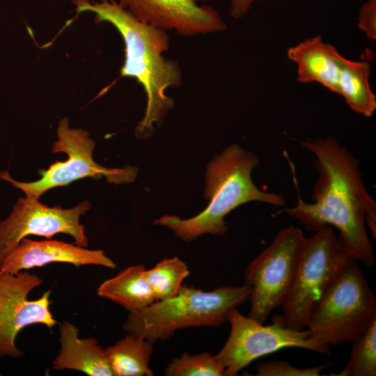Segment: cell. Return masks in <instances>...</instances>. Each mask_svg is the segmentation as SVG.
<instances>
[{
  "instance_id": "obj_3",
  "label": "cell",
  "mask_w": 376,
  "mask_h": 376,
  "mask_svg": "<svg viewBox=\"0 0 376 376\" xmlns=\"http://www.w3.org/2000/svg\"><path fill=\"white\" fill-rule=\"evenodd\" d=\"M259 159L236 143L226 148L208 163L205 175L204 197L210 203L205 210L185 219L164 215L154 224L171 229L181 240L189 242L203 234L221 235L227 231L224 217L236 207L251 201L283 206L284 197L260 189L252 180Z\"/></svg>"
},
{
  "instance_id": "obj_6",
  "label": "cell",
  "mask_w": 376,
  "mask_h": 376,
  "mask_svg": "<svg viewBox=\"0 0 376 376\" xmlns=\"http://www.w3.org/2000/svg\"><path fill=\"white\" fill-rule=\"evenodd\" d=\"M354 260L331 226H323L306 238L282 313L274 316L272 322L295 330L306 329L316 303Z\"/></svg>"
},
{
  "instance_id": "obj_7",
  "label": "cell",
  "mask_w": 376,
  "mask_h": 376,
  "mask_svg": "<svg viewBox=\"0 0 376 376\" xmlns=\"http://www.w3.org/2000/svg\"><path fill=\"white\" fill-rule=\"evenodd\" d=\"M56 135L52 152L65 153L66 160L57 161L48 169L40 170V178L36 181H17L8 171H0V179L22 191L25 197L36 200L52 189L66 186L83 178L104 177L109 183L113 184L130 183L136 179L139 172L136 166L107 168L96 163L93 159L95 143L89 132L81 128L70 127L68 118L59 120Z\"/></svg>"
},
{
  "instance_id": "obj_17",
  "label": "cell",
  "mask_w": 376,
  "mask_h": 376,
  "mask_svg": "<svg viewBox=\"0 0 376 376\" xmlns=\"http://www.w3.org/2000/svg\"><path fill=\"white\" fill-rule=\"evenodd\" d=\"M370 66L367 61H355L341 56L338 94L356 113L370 117L376 109V97L370 88Z\"/></svg>"
},
{
  "instance_id": "obj_26",
  "label": "cell",
  "mask_w": 376,
  "mask_h": 376,
  "mask_svg": "<svg viewBox=\"0 0 376 376\" xmlns=\"http://www.w3.org/2000/svg\"><path fill=\"white\" fill-rule=\"evenodd\" d=\"M99 1H102V0H99Z\"/></svg>"
},
{
  "instance_id": "obj_24",
  "label": "cell",
  "mask_w": 376,
  "mask_h": 376,
  "mask_svg": "<svg viewBox=\"0 0 376 376\" xmlns=\"http://www.w3.org/2000/svg\"><path fill=\"white\" fill-rule=\"evenodd\" d=\"M263 0H230L229 15L231 17L238 19L245 16L252 5Z\"/></svg>"
},
{
  "instance_id": "obj_2",
  "label": "cell",
  "mask_w": 376,
  "mask_h": 376,
  "mask_svg": "<svg viewBox=\"0 0 376 376\" xmlns=\"http://www.w3.org/2000/svg\"><path fill=\"white\" fill-rule=\"evenodd\" d=\"M77 13L90 12L98 22H108L121 36L125 45V60L120 75L135 79L146 95V107L138 123L136 135L150 137L154 125H159L173 107V100L166 95L170 88L179 86L182 72L178 63L163 54L169 48L166 31L143 23L113 0L90 1L73 0Z\"/></svg>"
},
{
  "instance_id": "obj_20",
  "label": "cell",
  "mask_w": 376,
  "mask_h": 376,
  "mask_svg": "<svg viewBox=\"0 0 376 376\" xmlns=\"http://www.w3.org/2000/svg\"><path fill=\"white\" fill-rule=\"evenodd\" d=\"M351 355L344 368L334 376L376 375V320L353 342Z\"/></svg>"
},
{
  "instance_id": "obj_12",
  "label": "cell",
  "mask_w": 376,
  "mask_h": 376,
  "mask_svg": "<svg viewBox=\"0 0 376 376\" xmlns=\"http://www.w3.org/2000/svg\"><path fill=\"white\" fill-rule=\"evenodd\" d=\"M117 3L140 22L182 36L226 29L225 22L214 8L194 0H118Z\"/></svg>"
},
{
  "instance_id": "obj_11",
  "label": "cell",
  "mask_w": 376,
  "mask_h": 376,
  "mask_svg": "<svg viewBox=\"0 0 376 376\" xmlns=\"http://www.w3.org/2000/svg\"><path fill=\"white\" fill-rule=\"evenodd\" d=\"M42 283L39 276L26 270L13 274L0 272V357L18 358L24 354L15 340L24 327L42 324L52 329L56 324L49 309L51 290L37 299H27Z\"/></svg>"
},
{
  "instance_id": "obj_9",
  "label": "cell",
  "mask_w": 376,
  "mask_h": 376,
  "mask_svg": "<svg viewBox=\"0 0 376 376\" xmlns=\"http://www.w3.org/2000/svg\"><path fill=\"white\" fill-rule=\"evenodd\" d=\"M229 336L216 354L224 376H235L256 359L287 347H298L328 354L329 347L311 338L308 329L295 330L278 322L263 325L241 314L236 308L228 313Z\"/></svg>"
},
{
  "instance_id": "obj_18",
  "label": "cell",
  "mask_w": 376,
  "mask_h": 376,
  "mask_svg": "<svg viewBox=\"0 0 376 376\" xmlns=\"http://www.w3.org/2000/svg\"><path fill=\"white\" fill-rule=\"evenodd\" d=\"M154 344L141 336L127 333L106 352L116 376H152L150 360Z\"/></svg>"
},
{
  "instance_id": "obj_25",
  "label": "cell",
  "mask_w": 376,
  "mask_h": 376,
  "mask_svg": "<svg viewBox=\"0 0 376 376\" xmlns=\"http://www.w3.org/2000/svg\"><path fill=\"white\" fill-rule=\"evenodd\" d=\"M194 1L199 3V2L205 1H207V0H194Z\"/></svg>"
},
{
  "instance_id": "obj_14",
  "label": "cell",
  "mask_w": 376,
  "mask_h": 376,
  "mask_svg": "<svg viewBox=\"0 0 376 376\" xmlns=\"http://www.w3.org/2000/svg\"><path fill=\"white\" fill-rule=\"evenodd\" d=\"M79 330L65 321L60 324L61 350L52 362L55 370L71 369L91 376H113L105 349L95 338H79Z\"/></svg>"
},
{
  "instance_id": "obj_1",
  "label": "cell",
  "mask_w": 376,
  "mask_h": 376,
  "mask_svg": "<svg viewBox=\"0 0 376 376\" xmlns=\"http://www.w3.org/2000/svg\"><path fill=\"white\" fill-rule=\"evenodd\" d=\"M315 156L318 178L312 188V203L298 195L295 206L285 213L305 229L315 232L325 226L337 228L351 256L370 267L375 264L373 245L366 228L376 237V202L364 185L359 161L331 136L300 142Z\"/></svg>"
},
{
  "instance_id": "obj_21",
  "label": "cell",
  "mask_w": 376,
  "mask_h": 376,
  "mask_svg": "<svg viewBox=\"0 0 376 376\" xmlns=\"http://www.w3.org/2000/svg\"><path fill=\"white\" fill-rule=\"evenodd\" d=\"M168 376H224V368L216 355L203 352L191 355L184 353L166 366Z\"/></svg>"
},
{
  "instance_id": "obj_22",
  "label": "cell",
  "mask_w": 376,
  "mask_h": 376,
  "mask_svg": "<svg viewBox=\"0 0 376 376\" xmlns=\"http://www.w3.org/2000/svg\"><path fill=\"white\" fill-rule=\"evenodd\" d=\"M326 366L298 368L285 361H271L256 365L257 376H318Z\"/></svg>"
},
{
  "instance_id": "obj_19",
  "label": "cell",
  "mask_w": 376,
  "mask_h": 376,
  "mask_svg": "<svg viewBox=\"0 0 376 376\" xmlns=\"http://www.w3.org/2000/svg\"><path fill=\"white\" fill-rule=\"evenodd\" d=\"M189 275L187 265L178 257L165 258L152 268L144 271L155 301L175 296Z\"/></svg>"
},
{
  "instance_id": "obj_15",
  "label": "cell",
  "mask_w": 376,
  "mask_h": 376,
  "mask_svg": "<svg viewBox=\"0 0 376 376\" xmlns=\"http://www.w3.org/2000/svg\"><path fill=\"white\" fill-rule=\"evenodd\" d=\"M287 56L297 65L299 82H318L338 93L339 63L342 55L335 47L324 42L320 36L290 47Z\"/></svg>"
},
{
  "instance_id": "obj_13",
  "label": "cell",
  "mask_w": 376,
  "mask_h": 376,
  "mask_svg": "<svg viewBox=\"0 0 376 376\" xmlns=\"http://www.w3.org/2000/svg\"><path fill=\"white\" fill-rule=\"evenodd\" d=\"M52 263H70L76 267L94 265L110 269L116 266L100 249L90 250L76 244L55 240L36 241L25 237L6 256L0 272L13 274Z\"/></svg>"
},
{
  "instance_id": "obj_16",
  "label": "cell",
  "mask_w": 376,
  "mask_h": 376,
  "mask_svg": "<svg viewBox=\"0 0 376 376\" xmlns=\"http://www.w3.org/2000/svg\"><path fill=\"white\" fill-rule=\"evenodd\" d=\"M145 270L143 265L125 268L102 283L97 288V295L118 304L129 312L150 306L155 299L144 276Z\"/></svg>"
},
{
  "instance_id": "obj_23",
  "label": "cell",
  "mask_w": 376,
  "mask_h": 376,
  "mask_svg": "<svg viewBox=\"0 0 376 376\" xmlns=\"http://www.w3.org/2000/svg\"><path fill=\"white\" fill-rule=\"evenodd\" d=\"M358 26L368 38H376V0H368L361 7L358 16Z\"/></svg>"
},
{
  "instance_id": "obj_5",
  "label": "cell",
  "mask_w": 376,
  "mask_h": 376,
  "mask_svg": "<svg viewBox=\"0 0 376 376\" xmlns=\"http://www.w3.org/2000/svg\"><path fill=\"white\" fill-rule=\"evenodd\" d=\"M376 320V299L358 262L341 271L313 307L306 327L327 346L353 342Z\"/></svg>"
},
{
  "instance_id": "obj_8",
  "label": "cell",
  "mask_w": 376,
  "mask_h": 376,
  "mask_svg": "<svg viewBox=\"0 0 376 376\" xmlns=\"http://www.w3.org/2000/svg\"><path fill=\"white\" fill-rule=\"evenodd\" d=\"M306 237L290 225L248 265L244 284L250 287L249 317L263 323L285 300L296 274Z\"/></svg>"
},
{
  "instance_id": "obj_4",
  "label": "cell",
  "mask_w": 376,
  "mask_h": 376,
  "mask_svg": "<svg viewBox=\"0 0 376 376\" xmlns=\"http://www.w3.org/2000/svg\"><path fill=\"white\" fill-rule=\"evenodd\" d=\"M250 293V287L245 284L224 286L212 291L182 284L173 297L130 312L123 329L155 344L169 339L179 329L218 327L227 321L232 309L249 299Z\"/></svg>"
},
{
  "instance_id": "obj_10",
  "label": "cell",
  "mask_w": 376,
  "mask_h": 376,
  "mask_svg": "<svg viewBox=\"0 0 376 376\" xmlns=\"http://www.w3.org/2000/svg\"><path fill=\"white\" fill-rule=\"evenodd\" d=\"M91 208L88 201L63 209L25 196L18 198L10 214L0 221V269L6 256L29 235L51 239L59 233L67 234L76 244L86 247L88 238L79 219Z\"/></svg>"
}]
</instances>
